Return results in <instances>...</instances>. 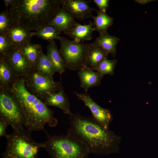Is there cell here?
Listing matches in <instances>:
<instances>
[{"instance_id": "6da1fadb", "label": "cell", "mask_w": 158, "mask_h": 158, "mask_svg": "<svg viewBox=\"0 0 158 158\" xmlns=\"http://www.w3.org/2000/svg\"><path fill=\"white\" fill-rule=\"evenodd\" d=\"M11 93L20 108L24 117V126L31 132L44 130L48 124L56 126L57 119L54 112L44 103L26 88L23 78L17 77L7 89Z\"/></svg>"}, {"instance_id": "7a4b0ae2", "label": "cell", "mask_w": 158, "mask_h": 158, "mask_svg": "<svg viewBox=\"0 0 158 158\" xmlns=\"http://www.w3.org/2000/svg\"><path fill=\"white\" fill-rule=\"evenodd\" d=\"M68 116L70 126L67 132L85 144L90 152L106 153L116 148L117 136L104 128L92 116L84 117L79 113Z\"/></svg>"}, {"instance_id": "3957f363", "label": "cell", "mask_w": 158, "mask_h": 158, "mask_svg": "<svg viewBox=\"0 0 158 158\" xmlns=\"http://www.w3.org/2000/svg\"><path fill=\"white\" fill-rule=\"evenodd\" d=\"M62 0H15L9 10L13 23L31 31L47 24L60 9Z\"/></svg>"}, {"instance_id": "277c9868", "label": "cell", "mask_w": 158, "mask_h": 158, "mask_svg": "<svg viewBox=\"0 0 158 158\" xmlns=\"http://www.w3.org/2000/svg\"><path fill=\"white\" fill-rule=\"evenodd\" d=\"M47 140L43 148L53 158H85L90 152L86 145L69 133L61 135H51L47 132Z\"/></svg>"}, {"instance_id": "5b68a950", "label": "cell", "mask_w": 158, "mask_h": 158, "mask_svg": "<svg viewBox=\"0 0 158 158\" xmlns=\"http://www.w3.org/2000/svg\"><path fill=\"white\" fill-rule=\"evenodd\" d=\"M31 132L24 128L13 131L9 135L3 158H36L39 149L43 148L44 144L35 142Z\"/></svg>"}, {"instance_id": "8992f818", "label": "cell", "mask_w": 158, "mask_h": 158, "mask_svg": "<svg viewBox=\"0 0 158 158\" xmlns=\"http://www.w3.org/2000/svg\"><path fill=\"white\" fill-rule=\"evenodd\" d=\"M59 40L60 42L59 52L66 69L78 70L85 65L90 44L78 42L61 36Z\"/></svg>"}, {"instance_id": "52a82bcc", "label": "cell", "mask_w": 158, "mask_h": 158, "mask_svg": "<svg viewBox=\"0 0 158 158\" xmlns=\"http://www.w3.org/2000/svg\"><path fill=\"white\" fill-rule=\"evenodd\" d=\"M26 89L42 101L49 94L58 91L62 85L61 80L56 82L35 70L23 78Z\"/></svg>"}, {"instance_id": "ba28073f", "label": "cell", "mask_w": 158, "mask_h": 158, "mask_svg": "<svg viewBox=\"0 0 158 158\" xmlns=\"http://www.w3.org/2000/svg\"><path fill=\"white\" fill-rule=\"evenodd\" d=\"M0 116L8 121L13 131L24 128L25 119L23 113L8 90L0 89Z\"/></svg>"}, {"instance_id": "9c48e42d", "label": "cell", "mask_w": 158, "mask_h": 158, "mask_svg": "<svg viewBox=\"0 0 158 158\" xmlns=\"http://www.w3.org/2000/svg\"><path fill=\"white\" fill-rule=\"evenodd\" d=\"M10 66L17 77L23 78L34 70L20 48L12 46L4 54L0 55Z\"/></svg>"}, {"instance_id": "30bf717a", "label": "cell", "mask_w": 158, "mask_h": 158, "mask_svg": "<svg viewBox=\"0 0 158 158\" xmlns=\"http://www.w3.org/2000/svg\"><path fill=\"white\" fill-rule=\"evenodd\" d=\"M74 94L90 109L94 119L105 129H109L113 120L110 111L99 105L87 93H79L75 91Z\"/></svg>"}, {"instance_id": "8fae6325", "label": "cell", "mask_w": 158, "mask_h": 158, "mask_svg": "<svg viewBox=\"0 0 158 158\" xmlns=\"http://www.w3.org/2000/svg\"><path fill=\"white\" fill-rule=\"evenodd\" d=\"M90 1L85 0H62L61 7L73 18L80 21L92 18L96 10L88 5Z\"/></svg>"}, {"instance_id": "7c38bea8", "label": "cell", "mask_w": 158, "mask_h": 158, "mask_svg": "<svg viewBox=\"0 0 158 158\" xmlns=\"http://www.w3.org/2000/svg\"><path fill=\"white\" fill-rule=\"evenodd\" d=\"M31 32L17 24L13 23L4 34L12 46L20 48L30 42Z\"/></svg>"}, {"instance_id": "4fadbf2b", "label": "cell", "mask_w": 158, "mask_h": 158, "mask_svg": "<svg viewBox=\"0 0 158 158\" xmlns=\"http://www.w3.org/2000/svg\"><path fill=\"white\" fill-rule=\"evenodd\" d=\"M94 71L84 65L78 72L80 80V87L86 93L90 88L99 85L102 79L103 76Z\"/></svg>"}, {"instance_id": "5bb4252c", "label": "cell", "mask_w": 158, "mask_h": 158, "mask_svg": "<svg viewBox=\"0 0 158 158\" xmlns=\"http://www.w3.org/2000/svg\"><path fill=\"white\" fill-rule=\"evenodd\" d=\"M43 101L48 107H56L68 115L72 114L69 100L65 93L62 85L58 91L49 94Z\"/></svg>"}, {"instance_id": "9a60e30c", "label": "cell", "mask_w": 158, "mask_h": 158, "mask_svg": "<svg viewBox=\"0 0 158 158\" xmlns=\"http://www.w3.org/2000/svg\"><path fill=\"white\" fill-rule=\"evenodd\" d=\"M93 22L90 21L88 24L82 25L77 23L71 30L64 33L75 41L79 42L85 40H90L92 37L94 30Z\"/></svg>"}, {"instance_id": "2e32d148", "label": "cell", "mask_w": 158, "mask_h": 158, "mask_svg": "<svg viewBox=\"0 0 158 158\" xmlns=\"http://www.w3.org/2000/svg\"><path fill=\"white\" fill-rule=\"evenodd\" d=\"M76 23L74 19L61 7L53 19L47 24L65 33L72 29Z\"/></svg>"}, {"instance_id": "e0dca14e", "label": "cell", "mask_w": 158, "mask_h": 158, "mask_svg": "<svg viewBox=\"0 0 158 158\" xmlns=\"http://www.w3.org/2000/svg\"><path fill=\"white\" fill-rule=\"evenodd\" d=\"M120 39L114 36L110 35L108 32L99 34L95 41L91 44L101 47L108 54L113 57L116 55V47Z\"/></svg>"}, {"instance_id": "ac0fdd59", "label": "cell", "mask_w": 158, "mask_h": 158, "mask_svg": "<svg viewBox=\"0 0 158 158\" xmlns=\"http://www.w3.org/2000/svg\"><path fill=\"white\" fill-rule=\"evenodd\" d=\"M108 54L101 47L92 45L90 44L86 57L85 65L95 71L101 61L107 59Z\"/></svg>"}, {"instance_id": "d6986e66", "label": "cell", "mask_w": 158, "mask_h": 158, "mask_svg": "<svg viewBox=\"0 0 158 158\" xmlns=\"http://www.w3.org/2000/svg\"><path fill=\"white\" fill-rule=\"evenodd\" d=\"M47 47V56L50 60L55 73L61 75L65 72L66 68L54 40L49 42Z\"/></svg>"}, {"instance_id": "ffe728a7", "label": "cell", "mask_w": 158, "mask_h": 158, "mask_svg": "<svg viewBox=\"0 0 158 158\" xmlns=\"http://www.w3.org/2000/svg\"><path fill=\"white\" fill-rule=\"evenodd\" d=\"M95 11L97 16L92 17L94 20L95 31L99 34L107 32L108 28L113 24V18L99 10H96Z\"/></svg>"}, {"instance_id": "44dd1931", "label": "cell", "mask_w": 158, "mask_h": 158, "mask_svg": "<svg viewBox=\"0 0 158 158\" xmlns=\"http://www.w3.org/2000/svg\"><path fill=\"white\" fill-rule=\"evenodd\" d=\"M16 78L11 68L0 57V89H7Z\"/></svg>"}, {"instance_id": "7402d4cb", "label": "cell", "mask_w": 158, "mask_h": 158, "mask_svg": "<svg viewBox=\"0 0 158 158\" xmlns=\"http://www.w3.org/2000/svg\"><path fill=\"white\" fill-rule=\"evenodd\" d=\"M20 49L35 70L36 63L42 51L41 45L30 42L20 47Z\"/></svg>"}, {"instance_id": "603a6c76", "label": "cell", "mask_w": 158, "mask_h": 158, "mask_svg": "<svg viewBox=\"0 0 158 158\" xmlns=\"http://www.w3.org/2000/svg\"><path fill=\"white\" fill-rule=\"evenodd\" d=\"M35 70L40 73L53 79V75L55 73L54 69L47 55L42 51L36 63Z\"/></svg>"}, {"instance_id": "cb8c5ba5", "label": "cell", "mask_w": 158, "mask_h": 158, "mask_svg": "<svg viewBox=\"0 0 158 158\" xmlns=\"http://www.w3.org/2000/svg\"><path fill=\"white\" fill-rule=\"evenodd\" d=\"M61 32L54 27L47 24L37 30L31 32L32 35L36 36L49 42L55 39L59 40Z\"/></svg>"}, {"instance_id": "d4e9b609", "label": "cell", "mask_w": 158, "mask_h": 158, "mask_svg": "<svg viewBox=\"0 0 158 158\" xmlns=\"http://www.w3.org/2000/svg\"><path fill=\"white\" fill-rule=\"evenodd\" d=\"M116 63L117 60L116 59H105L98 64L95 71L98 72L103 76L106 75H113Z\"/></svg>"}, {"instance_id": "484cf974", "label": "cell", "mask_w": 158, "mask_h": 158, "mask_svg": "<svg viewBox=\"0 0 158 158\" xmlns=\"http://www.w3.org/2000/svg\"><path fill=\"white\" fill-rule=\"evenodd\" d=\"M12 24L9 11L6 8L0 13V34H4Z\"/></svg>"}, {"instance_id": "4316f807", "label": "cell", "mask_w": 158, "mask_h": 158, "mask_svg": "<svg viewBox=\"0 0 158 158\" xmlns=\"http://www.w3.org/2000/svg\"><path fill=\"white\" fill-rule=\"evenodd\" d=\"M12 46L5 34H0V55L9 50Z\"/></svg>"}, {"instance_id": "83f0119b", "label": "cell", "mask_w": 158, "mask_h": 158, "mask_svg": "<svg viewBox=\"0 0 158 158\" xmlns=\"http://www.w3.org/2000/svg\"><path fill=\"white\" fill-rule=\"evenodd\" d=\"M9 123L3 117L0 116V137H4L7 138L9 135L6 133V129Z\"/></svg>"}, {"instance_id": "f1b7e54d", "label": "cell", "mask_w": 158, "mask_h": 158, "mask_svg": "<svg viewBox=\"0 0 158 158\" xmlns=\"http://www.w3.org/2000/svg\"><path fill=\"white\" fill-rule=\"evenodd\" d=\"M93 1L99 10L106 13L109 6V0H94Z\"/></svg>"}, {"instance_id": "f546056e", "label": "cell", "mask_w": 158, "mask_h": 158, "mask_svg": "<svg viewBox=\"0 0 158 158\" xmlns=\"http://www.w3.org/2000/svg\"><path fill=\"white\" fill-rule=\"evenodd\" d=\"M134 1L137 3L142 5H145L148 3L155 1L154 0H135Z\"/></svg>"}, {"instance_id": "4dcf8cb0", "label": "cell", "mask_w": 158, "mask_h": 158, "mask_svg": "<svg viewBox=\"0 0 158 158\" xmlns=\"http://www.w3.org/2000/svg\"><path fill=\"white\" fill-rule=\"evenodd\" d=\"M6 8L9 6L11 5L14 2L15 0H4Z\"/></svg>"}]
</instances>
